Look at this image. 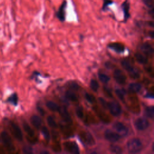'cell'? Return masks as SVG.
<instances>
[{
	"label": "cell",
	"instance_id": "4316f807",
	"mask_svg": "<svg viewBox=\"0 0 154 154\" xmlns=\"http://www.w3.org/2000/svg\"><path fill=\"white\" fill-rule=\"evenodd\" d=\"M90 87L91 88V89L94 91H97L99 87V84L98 82H97L96 80L95 79H91L90 81Z\"/></svg>",
	"mask_w": 154,
	"mask_h": 154
},
{
	"label": "cell",
	"instance_id": "4fadbf2b",
	"mask_svg": "<svg viewBox=\"0 0 154 154\" xmlns=\"http://www.w3.org/2000/svg\"><path fill=\"white\" fill-rule=\"evenodd\" d=\"M65 148L69 152L73 153H79V150L78 145L74 142H67L64 143Z\"/></svg>",
	"mask_w": 154,
	"mask_h": 154
},
{
	"label": "cell",
	"instance_id": "74e56055",
	"mask_svg": "<svg viewBox=\"0 0 154 154\" xmlns=\"http://www.w3.org/2000/svg\"><path fill=\"white\" fill-rule=\"evenodd\" d=\"M41 154H48L49 153V152L48 151H46V150H43V151H42L40 152Z\"/></svg>",
	"mask_w": 154,
	"mask_h": 154
},
{
	"label": "cell",
	"instance_id": "cb8c5ba5",
	"mask_svg": "<svg viewBox=\"0 0 154 154\" xmlns=\"http://www.w3.org/2000/svg\"><path fill=\"white\" fill-rule=\"evenodd\" d=\"M115 93L117 97L122 100H123L125 99V96L126 94V91L122 88H117L116 90Z\"/></svg>",
	"mask_w": 154,
	"mask_h": 154
},
{
	"label": "cell",
	"instance_id": "ba28073f",
	"mask_svg": "<svg viewBox=\"0 0 154 154\" xmlns=\"http://www.w3.org/2000/svg\"><path fill=\"white\" fill-rule=\"evenodd\" d=\"M104 136L106 140L111 142V143H116L119 141L120 137L119 134H116V132L112 131L109 129H106L105 131Z\"/></svg>",
	"mask_w": 154,
	"mask_h": 154
},
{
	"label": "cell",
	"instance_id": "2e32d148",
	"mask_svg": "<svg viewBox=\"0 0 154 154\" xmlns=\"http://www.w3.org/2000/svg\"><path fill=\"white\" fill-rule=\"evenodd\" d=\"M18 96L16 93H13L10 94L6 99V102L13 105V106H17L18 105Z\"/></svg>",
	"mask_w": 154,
	"mask_h": 154
},
{
	"label": "cell",
	"instance_id": "d590c367",
	"mask_svg": "<svg viewBox=\"0 0 154 154\" xmlns=\"http://www.w3.org/2000/svg\"><path fill=\"white\" fill-rule=\"evenodd\" d=\"M99 100H100V102L101 103V105L105 108H106V106H107V102H106V101L102 99V98H99Z\"/></svg>",
	"mask_w": 154,
	"mask_h": 154
},
{
	"label": "cell",
	"instance_id": "8fae6325",
	"mask_svg": "<svg viewBox=\"0 0 154 154\" xmlns=\"http://www.w3.org/2000/svg\"><path fill=\"white\" fill-rule=\"evenodd\" d=\"M60 113V115L61 116V117L63 119V120L68 123H72V120L70 118V116L67 111V109H66V107L63 106V107H60L58 111Z\"/></svg>",
	"mask_w": 154,
	"mask_h": 154
},
{
	"label": "cell",
	"instance_id": "e0dca14e",
	"mask_svg": "<svg viewBox=\"0 0 154 154\" xmlns=\"http://www.w3.org/2000/svg\"><path fill=\"white\" fill-rule=\"evenodd\" d=\"M30 121L31 124L34 126V127H35L36 129H39L41 127V125H42V119H40V117L36 115H34L32 116L31 119H30Z\"/></svg>",
	"mask_w": 154,
	"mask_h": 154
},
{
	"label": "cell",
	"instance_id": "f1b7e54d",
	"mask_svg": "<svg viewBox=\"0 0 154 154\" xmlns=\"http://www.w3.org/2000/svg\"><path fill=\"white\" fill-rule=\"evenodd\" d=\"M98 78L99 80L103 83H107L109 81V77L106 74L102 73H99L98 74Z\"/></svg>",
	"mask_w": 154,
	"mask_h": 154
},
{
	"label": "cell",
	"instance_id": "9a60e30c",
	"mask_svg": "<svg viewBox=\"0 0 154 154\" xmlns=\"http://www.w3.org/2000/svg\"><path fill=\"white\" fill-rule=\"evenodd\" d=\"M141 51L147 55H152L153 53V49L152 46L148 43H143L140 48Z\"/></svg>",
	"mask_w": 154,
	"mask_h": 154
},
{
	"label": "cell",
	"instance_id": "52a82bcc",
	"mask_svg": "<svg viewBox=\"0 0 154 154\" xmlns=\"http://www.w3.org/2000/svg\"><path fill=\"white\" fill-rule=\"evenodd\" d=\"M113 76L115 81L119 84H125L126 81L125 74L120 69H116L113 73Z\"/></svg>",
	"mask_w": 154,
	"mask_h": 154
},
{
	"label": "cell",
	"instance_id": "5bb4252c",
	"mask_svg": "<svg viewBox=\"0 0 154 154\" xmlns=\"http://www.w3.org/2000/svg\"><path fill=\"white\" fill-rule=\"evenodd\" d=\"M108 47L117 53H122L125 51V46L120 43H111L108 45Z\"/></svg>",
	"mask_w": 154,
	"mask_h": 154
},
{
	"label": "cell",
	"instance_id": "f546056e",
	"mask_svg": "<svg viewBox=\"0 0 154 154\" xmlns=\"http://www.w3.org/2000/svg\"><path fill=\"white\" fill-rule=\"evenodd\" d=\"M112 3H113V1H112V0H103L102 7V11L107 10L108 8V6L111 5Z\"/></svg>",
	"mask_w": 154,
	"mask_h": 154
},
{
	"label": "cell",
	"instance_id": "9c48e42d",
	"mask_svg": "<svg viewBox=\"0 0 154 154\" xmlns=\"http://www.w3.org/2000/svg\"><path fill=\"white\" fill-rule=\"evenodd\" d=\"M66 7H67V2L66 1H64L62 2L61 5L60 6L56 14L57 18L61 22H63L65 20Z\"/></svg>",
	"mask_w": 154,
	"mask_h": 154
},
{
	"label": "cell",
	"instance_id": "8992f818",
	"mask_svg": "<svg viewBox=\"0 0 154 154\" xmlns=\"http://www.w3.org/2000/svg\"><path fill=\"white\" fill-rule=\"evenodd\" d=\"M134 126L137 130L144 131L149 127V123L146 118L139 117L135 120L134 122Z\"/></svg>",
	"mask_w": 154,
	"mask_h": 154
},
{
	"label": "cell",
	"instance_id": "8d00e7d4",
	"mask_svg": "<svg viewBox=\"0 0 154 154\" xmlns=\"http://www.w3.org/2000/svg\"><path fill=\"white\" fill-rule=\"evenodd\" d=\"M37 110L38 111L40 112V114L42 116H43L45 114V112H44V110L40 107V106H37Z\"/></svg>",
	"mask_w": 154,
	"mask_h": 154
},
{
	"label": "cell",
	"instance_id": "6da1fadb",
	"mask_svg": "<svg viewBox=\"0 0 154 154\" xmlns=\"http://www.w3.org/2000/svg\"><path fill=\"white\" fill-rule=\"evenodd\" d=\"M143 148V144L140 139L132 138L127 143V149L131 153H137L140 152Z\"/></svg>",
	"mask_w": 154,
	"mask_h": 154
},
{
	"label": "cell",
	"instance_id": "ac0fdd59",
	"mask_svg": "<svg viewBox=\"0 0 154 154\" xmlns=\"http://www.w3.org/2000/svg\"><path fill=\"white\" fill-rule=\"evenodd\" d=\"M141 89V85L137 82L131 83L128 86V90L131 93H137Z\"/></svg>",
	"mask_w": 154,
	"mask_h": 154
},
{
	"label": "cell",
	"instance_id": "1f68e13d",
	"mask_svg": "<svg viewBox=\"0 0 154 154\" xmlns=\"http://www.w3.org/2000/svg\"><path fill=\"white\" fill-rule=\"evenodd\" d=\"M22 151L25 153H28V154H31L33 153V149L30 146H25L22 148Z\"/></svg>",
	"mask_w": 154,
	"mask_h": 154
},
{
	"label": "cell",
	"instance_id": "d4e9b609",
	"mask_svg": "<svg viewBox=\"0 0 154 154\" xmlns=\"http://www.w3.org/2000/svg\"><path fill=\"white\" fill-rule=\"evenodd\" d=\"M109 150L114 153H122V148L117 146V145H114V144H112L109 147Z\"/></svg>",
	"mask_w": 154,
	"mask_h": 154
},
{
	"label": "cell",
	"instance_id": "d6a6232c",
	"mask_svg": "<svg viewBox=\"0 0 154 154\" xmlns=\"http://www.w3.org/2000/svg\"><path fill=\"white\" fill-rule=\"evenodd\" d=\"M143 2L146 5L147 7L151 8H153L154 5V1L153 0H142Z\"/></svg>",
	"mask_w": 154,
	"mask_h": 154
},
{
	"label": "cell",
	"instance_id": "5b68a950",
	"mask_svg": "<svg viewBox=\"0 0 154 154\" xmlns=\"http://www.w3.org/2000/svg\"><path fill=\"white\" fill-rule=\"evenodd\" d=\"M106 108H108L110 113L113 116H119L122 112V109L120 105L116 102H110L107 103Z\"/></svg>",
	"mask_w": 154,
	"mask_h": 154
},
{
	"label": "cell",
	"instance_id": "836d02e7",
	"mask_svg": "<svg viewBox=\"0 0 154 154\" xmlns=\"http://www.w3.org/2000/svg\"><path fill=\"white\" fill-rule=\"evenodd\" d=\"M85 99H86L88 102H90V103H93L94 101V97L92 95H91V94H88V93H86L85 94Z\"/></svg>",
	"mask_w": 154,
	"mask_h": 154
},
{
	"label": "cell",
	"instance_id": "7402d4cb",
	"mask_svg": "<svg viewBox=\"0 0 154 154\" xmlns=\"http://www.w3.org/2000/svg\"><path fill=\"white\" fill-rule=\"evenodd\" d=\"M136 60L140 64H146L147 62V58L143 55L140 53H136L135 54Z\"/></svg>",
	"mask_w": 154,
	"mask_h": 154
},
{
	"label": "cell",
	"instance_id": "f35d334b",
	"mask_svg": "<svg viewBox=\"0 0 154 154\" xmlns=\"http://www.w3.org/2000/svg\"><path fill=\"white\" fill-rule=\"evenodd\" d=\"M149 33H150L149 34L150 35L151 37H152V38H153V31H150Z\"/></svg>",
	"mask_w": 154,
	"mask_h": 154
},
{
	"label": "cell",
	"instance_id": "d6986e66",
	"mask_svg": "<svg viewBox=\"0 0 154 154\" xmlns=\"http://www.w3.org/2000/svg\"><path fill=\"white\" fill-rule=\"evenodd\" d=\"M65 97L66 98L69 100H70V101H73V102H75L78 100V98H77V96L76 94H75V93L73 91V90H67L66 92V94H65Z\"/></svg>",
	"mask_w": 154,
	"mask_h": 154
},
{
	"label": "cell",
	"instance_id": "7c38bea8",
	"mask_svg": "<svg viewBox=\"0 0 154 154\" xmlns=\"http://www.w3.org/2000/svg\"><path fill=\"white\" fill-rule=\"evenodd\" d=\"M122 9L124 14V19L125 21H126L128 18L130 17L129 14V8H130V3L128 0H125L121 5Z\"/></svg>",
	"mask_w": 154,
	"mask_h": 154
},
{
	"label": "cell",
	"instance_id": "4dcf8cb0",
	"mask_svg": "<svg viewBox=\"0 0 154 154\" xmlns=\"http://www.w3.org/2000/svg\"><path fill=\"white\" fill-rule=\"evenodd\" d=\"M76 116L79 118V119H82L83 118L84 116V112H83V109L81 106H78L76 108V111H75Z\"/></svg>",
	"mask_w": 154,
	"mask_h": 154
},
{
	"label": "cell",
	"instance_id": "603a6c76",
	"mask_svg": "<svg viewBox=\"0 0 154 154\" xmlns=\"http://www.w3.org/2000/svg\"><path fill=\"white\" fill-rule=\"evenodd\" d=\"M145 114L148 117H149L150 119H153V116H154V107H153V106H150L146 107V109H145Z\"/></svg>",
	"mask_w": 154,
	"mask_h": 154
},
{
	"label": "cell",
	"instance_id": "30bf717a",
	"mask_svg": "<svg viewBox=\"0 0 154 154\" xmlns=\"http://www.w3.org/2000/svg\"><path fill=\"white\" fill-rule=\"evenodd\" d=\"M114 129L117 131L120 135L125 136L127 135L128 129V128L121 122H116L113 125Z\"/></svg>",
	"mask_w": 154,
	"mask_h": 154
},
{
	"label": "cell",
	"instance_id": "44dd1931",
	"mask_svg": "<svg viewBox=\"0 0 154 154\" xmlns=\"http://www.w3.org/2000/svg\"><path fill=\"white\" fill-rule=\"evenodd\" d=\"M23 128L25 131V132L28 134L31 137H33L34 136V132L32 129V128L30 127V126L25 122H23L22 123Z\"/></svg>",
	"mask_w": 154,
	"mask_h": 154
},
{
	"label": "cell",
	"instance_id": "7a4b0ae2",
	"mask_svg": "<svg viewBox=\"0 0 154 154\" xmlns=\"http://www.w3.org/2000/svg\"><path fill=\"white\" fill-rule=\"evenodd\" d=\"M121 64L124 69H125L128 72V73L132 78L135 79L139 78L140 73H138L137 70L131 65L129 61L126 60H123L121 61Z\"/></svg>",
	"mask_w": 154,
	"mask_h": 154
},
{
	"label": "cell",
	"instance_id": "e575fe53",
	"mask_svg": "<svg viewBox=\"0 0 154 154\" xmlns=\"http://www.w3.org/2000/svg\"><path fill=\"white\" fill-rule=\"evenodd\" d=\"M69 87L70 88V89L72 90H78L79 89V86L76 82H72L70 84Z\"/></svg>",
	"mask_w": 154,
	"mask_h": 154
},
{
	"label": "cell",
	"instance_id": "277c9868",
	"mask_svg": "<svg viewBox=\"0 0 154 154\" xmlns=\"http://www.w3.org/2000/svg\"><path fill=\"white\" fill-rule=\"evenodd\" d=\"M10 131L13 137L19 141L23 140V134L20 127L14 122H11L10 123Z\"/></svg>",
	"mask_w": 154,
	"mask_h": 154
},
{
	"label": "cell",
	"instance_id": "3957f363",
	"mask_svg": "<svg viewBox=\"0 0 154 154\" xmlns=\"http://www.w3.org/2000/svg\"><path fill=\"white\" fill-rule=\"evenodd\" d=\"M0 136L1 139L7 150L9 151H13L14 150V146L10 135L6 131H2L1 132Z\"/></svg>",
	"mask_w": 154,
	"mask_h": 154
},
{
	"label": "cell",
	"instance_id": "ffe728a7",
	"mask_svg": "<svg viewBox=\"0 0 154 154\" xmlns=\"http://www.w3.org/2000/svg\"><path fill=\"white\" fill-rule=\"evenodd\" d=\"M46 106L49 110L54 112L58 111L60 108V106L57 103L52 101H48L46 103Z\"/></svg>",
	"mask_w": 154,
	"mask_h": 154
},
{
	"label": "cell",
	"instance_id": "484cf974",
	"mask_svg": "<svg viewBox=\"0 0 154 154\" xmlns=\"http://www.w3.org/2000/svg\"><path fill=\"white\" fill-rule=\"evenodd\" d=\"M41 132L42 133V135L45 139L46 141H49L50 139V134L48 129V128L46 126H43L41 129Z\"/></svg>",
	"mask_w": 154,
	"mask_h": 154
},
{
	"label": "cell",
	"instance_id": "83f0119b",
	"mask_svg": "<svg viewBox=\"0 0 154 154\" xmlns=\"http://www.w3.org/2000/svg\"><path fill=\"white\" fill-rule=\"evenodd\" d=\"M47 120V123L48 124V125L53 128H57V123L55 122V121L54 120V119H53L52 117L51 116H48L46 119Z\"/></svg>",
	"mask_w": 154,
	"mask_h": 154
}]
</instances>
